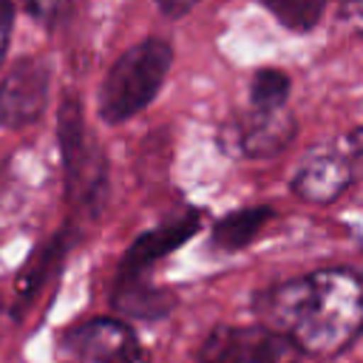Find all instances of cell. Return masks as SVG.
<instances>
[{
  "label": "cell",
  "instance_id": "cell-3",
  "mask_svg": "<svg viewBox=\"0 0 363 363\" xmlns=\"http://www.w3.org/2000/svg\"><path fill=\"white\" fill-rule=\"evenodd\" d=\"M173 65V45L162 37H145L125 48L99 82L96 111L105 125H125L159 96Z\"/></svg>",
  "mask_w": 363,
  "mask_h": 363
},
{
  "label": "cell",
  "instance_id": "cell-4",
  "mask_svg": "<svg viewBox=\"0 0 363 363\" xmlns=\"http://www.w3.org/2000/svg\"><path fill=\"white\" fill-rule=\"evenodd\" d=\"M295 340L267 323L216 326L199 346V363H301Z\"/></svg>",
  "mask_w": 363,
  "mask_h": 363
},
{
  "label": "cell",
  "instance_id": "cell-6",
  "mask_svg": "<svg viewBox=\"0 0 363 363\" xmlns=\"http://www.w3.org/2000/svg\"><path fill=\"white\" fill-rule=\"evenodd\" d=\"M51 96V65L43 57H20L0 77V128L37 125Z\"/></svg>",
  "mask_w": 363,
  "mask_h": 363
},
{
  "label": "cell",
  "instance_id": "cell-20",
  "mask_svg": "<svg viewBox=\"0 0 363 363\" xmlns=\"http://www.w3.org/2000/svg\"><path fill=\"white\" fill-rule=\"evenodd\" d=\"M0 170H3V159H0Z\"/></svg>",
  "mask_w": 363,
  "mask_h": 363
},
{
  "label": "cell",
  "instance_id": "cell-18",
  "mask_svg": "<svg viewBox=\"0 0 363 363\" xmlns=\"http://www.w3.org/2000/svg\"><path fill=\"white\" fill-rule=\"evenodd\" d=\"M352 164H363V125H357L354 130L346 133V150H343Z\"/></svg>",
  "mask_w": 363,
  "mask_h": 363
},
{
  "label": "cell",
  "instance_id": "cell-14",
  "mask_svg": "<svg viewBox=\"0 0 363 363\" xmlns=\"http://www.w3.org/2000/svg\"><path fill=\"white\" fill-rule=\"evenodd\" d=\"M264 6L278 26L295 34H306L320 23L329 0H264Z\"/></svg>",
  "mask_w": 363,
  "mask_h": 363
},
{
  "label": "cell",
  "instance_id": "cell-19",
  "mask_svg": "<svg viewBox=\"0 0 363 363\" xmlns=\"http://www.w3.org/2000/svg\"><path fill=\"white\" fill-rule=\"evenodd\" d=\"M340 14L354 31H363V0H343Z\"/></svg>",
  "mask_w": 363,
  "mask_h": 363
},
{
  "label": "cell",
  "instance_id": "cell-16",
  "mask_svg": "<svg viewBox=\"0 0 363 363\" xmlns=\"http://www.w3.org/2000/svg\"><path fill=\"white\" fill-rule=\"evenodd\" d=\"M11 31H14V0H0V62L6 60Z\"/></svg>",
  "mask_w": 363,
  "mask_h": 363
},
{
  "label": "cell",
  "instance_id": "cell-17",
  "mask_svg": "<svg viewBox=\"0 0 363 363\" xmlns=\"http://www.w3.org/2000/svg\"><path fill=\"white\" fill-rule=\"evenodd\" d=\"M153 3L159 6V11H162L164 17L179 20V17H184V14H190L201 0H153Z\"/></svg>",
  "mask_w": 363,
  "mask_h": 363
},
{
  "label": "cell",
  "instance_id": "cell-2",
  "mask_svg": "<svg viewBox=\"0 0 363 363\" xmlns=\"http://www.w3.org/2000/svg\"><path fill=\"white\" fill-rule=\"evenodd\" d=\"M57 142L65 201L74 218H96L111 196V167L102 142L85 122V111L77 94H62L60 99Z\"/></svg>",
  "mask_w": 363,
  "mask_h": 363
},
{
  "label": "cell",
  "instance_id": "cell-15",
  "mask_svg": "<svg viewBox=\"0 0 363 363\" xmlns=\"http://www.w3.org/2000/svg\"><path fill=\"white\" fill-rule=\"evenodd\" d=\"M20 3H23V11L43 28H54L65 9V0H20Z\"/></svg>",
  "mask_w": 363,
  "mask_h": 363
},
{
  "label": "cell",
  "instance_id": "cell-10",
  "mask_svg": "<svg viewBox=\"0 0 363 363\" xmlns=\"http://www.w3.org/2000/svg\"><path fill=\"white\" fill-rule=\"evenodd\" d=\"M77 230L74 224H65L62 230H57L51 238H45L23 264V269L14 278V295H17V306H28L62 269L71 247H74Z\"/></svg>",
  "mask_w": 363,
  "mask_h": 363
},
{
  "label": "cell",
  "instance_id": "cell-5",
  "mask_svg": "<svg viewBox=\"0 0 363 363\" xmlns=\"http://www.w3.org/2000/svg\"><path fill=\"white\" fill-rule=\"evenodd\" d=\"M62 363H139V337L119 318H85L60 337Z\"/></svg>",
  "mask_w": 363,
  "mask_h": 363
},
{
  "label": "cell",
  "instance_id": "cell-11",
  "mask_svg": "<svg viewBox=\"0 0 363 363\" xmlns=\"http://www.w3.org/2000/svg\"><path fill=\"white\" fill-rule=\"evenodd\" d=\"M272 218H275V210L267 207V204H252V207L230 210L227 216H221L213 224L210 244L216 250H221V252H238V250L250 247L264 233V227Z\"/></svg>",
  "mask_w": 363,
  "mask_h": 363
},
{
  "label": "cell",
  "instance_id": "cell-7",
  "mask_svg": "<svg viewBox=\"0 0 363 363\" xmlns=\"http://www.w3.org/2000/svg\"><path fill=\"white\" fill-rule=\"evenodd\" d=\"M201 227V210H187L182 216H173L145 233H139L130 247L125 250L116 272H113V281L116 284H125V281H147L150 269L167 258L170 252H176L179 247H184Z\"/></svg>",
  "mask_w": 363,
  "mask_h": 363
},
{
  "label": "cell",
  "instance_id": "cell-9",
  "mask_svg": "<svg viewBox=\"0 0 363 363\" xmlns=\"http://www.w3.org/2000/svg\"><path fill=\"white\" fill-rule=\"evenodd\" d=\"M354 182V164L346 153L326 150L309 156L295 176L289 179V190L306 204H332L337 201Z\"/></svg>",
  "mask_w": 363,
  "mask_h": 363
},
{
  "label": "cell",
  "instance_id": "cell-13",
  "mask_svg": "<svg viewBox=\"0 0 363 363\" xmlns=\"http://www.w3.org/2000/svg\"><path fill=\"white\" fill-rule=\"evenodd\" d=\"M289 94H292V79L281 68H258L250 77V108L258 111L286 108Z\"/></svg>",
  "mask_w": 363,
  "mask_h": 363
},
{
  "label": "cell",
  "instance_id": "cell-12",
  "mask_svg": "<svg viewBox=\"0 0 363 363\" xmlns=\"http://www.w3.org/2000/svg\"><path fill=\"white\" fill-rule=\"evenodd\" d=\"M176 298L162 289L153 286L150 281H125L111 286V306L116 312H122L125 318H136V320H159L173 309Z\"/></svg>",
  "mask_w": 363,
  "mask_h": 363
},
{
  "label": "cell",
  "instance_id": "cell-1",
  "mask_svg": "<svg viewBox=\"0 0 363 363\" xmlns=\"http://www.w3.org/2000/svg\"><path fill=\"white\" fill-rule=\"evenodd\" d=\"M261 323L289 335L303 354L335 357L363 335V275L323 267L255 295Z\"/></svg>",
  "mask_w": 363,
  "mask_h": 363
},
{
  "label": "cell",
  "instance_id": "cell-8",
  "mask_svg": "<svg viewBox=\"0 0 363 363\" xmlns=\"http://www.w3.org/2000/svg\"><path fill=\"white\" fill-rule=\"evenodd\" d=\"M224 133L230 145L224 150L241 159H272L292 145L298 133V122L286 108L278 111L247 108L230 125H224Z\"/></svg>",
  "mask_w": 363,
  "mask_h": 363
}]
</instances>
